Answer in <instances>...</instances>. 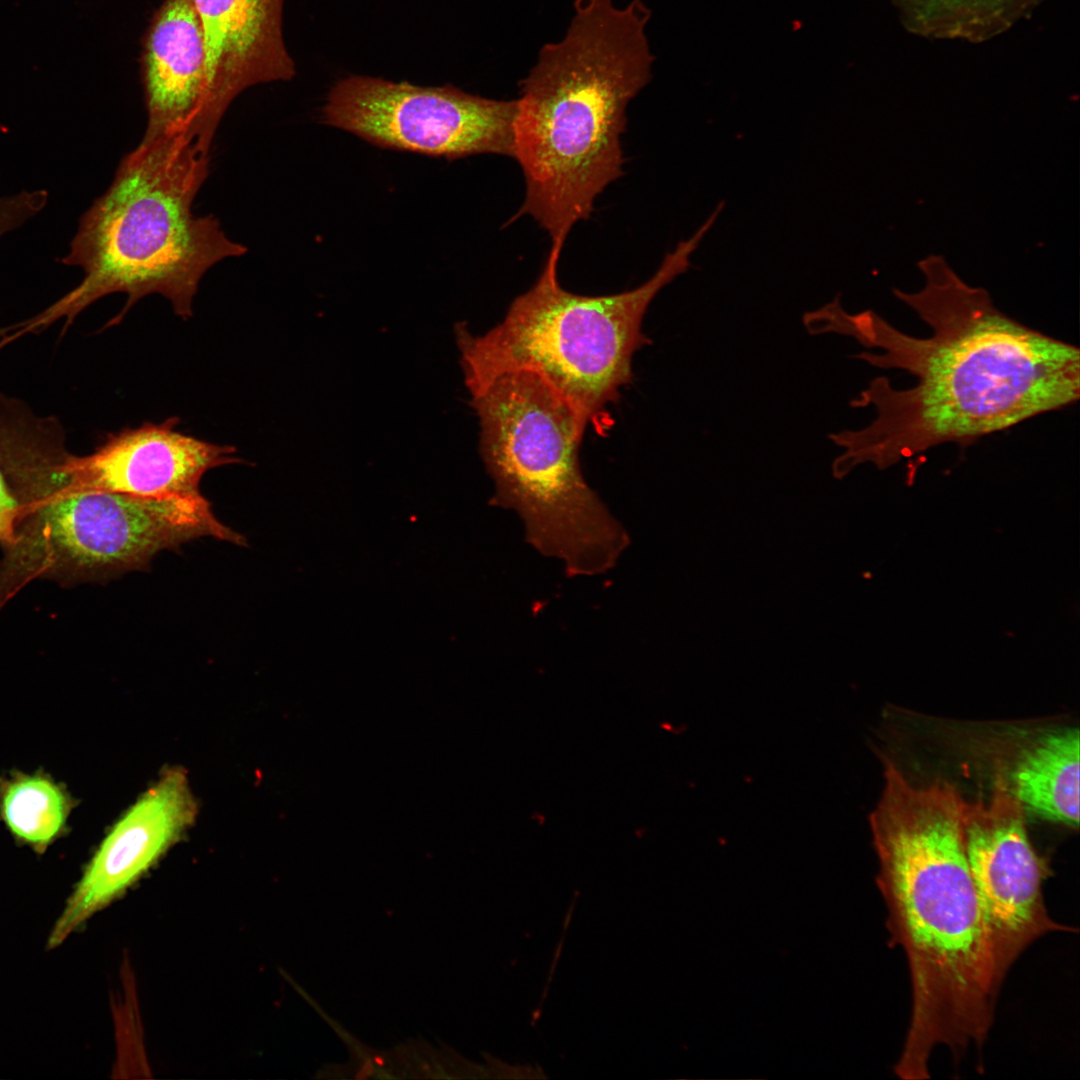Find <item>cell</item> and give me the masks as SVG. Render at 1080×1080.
<instances>
[{"mask_svg": "<svg viewBox=\"0 0 1080 1080\" xmlns=\"http://www.w3.org/2000/svg\"><path fill=\"white\" fill-rule=\"evenodd\" d=\"M917 266L923 288L893 294L930 326L931 336L908 335L873 310L849 314L839 295L806 316L811 335L852 337L882 350L853 358L918 379L900 390L876 377L851 401L854 408L873 405L876 417L862 429L828 435L845 449L832 463L838 479L863 463L886 469L941 444L965 447L1079 399L1078 347L1001 312L987 290L964 282L941 255Z\"/></svg>", "mask_w": 1080, "mask_h": 1080, "instance_id": "obj_1", "label": "cell"}, {"mask_svg": "<svg viewBox=\"0 0 1080 1080\" xmlns=\"http://www.w3.org/2000/svg\"><path fill=\"white\" fill-rule=\"evenodd\" d=\"M884 779L870 815L877 883L912 986L911 1020L895 1073L921 1080L930 1077L937 1046L958 1056L983 1043L999 989L965 850L966 801L947 781L912 783L890 759Z\"/></svg>", "mask_w": 1080, "mask_h": 1080, "instance_id": "obj_2", "label": "cell"}, {"mask_svg": "<svg viewBox=\"0 0 1080 1080\" xmlns=\"http://www.w3.org/2000/svg\"><path fill=\"white\" fill-rule=\"evenodd\" d=\"M650 16L641 0H575L565 35L541 48L520 83L513 158L526 193L511 221L531 216L550 251L561 254L572 227L623 175L626 109L651 78Z\"/></svg>", "mask_w": 1080, "mask_h": 1080, "instance_id": "obj_3", "label": "cell"}, {"mask_svg": "<svg viewBox=\"0 0 1080 1080\" xmlns=\"http://www.w3.org/2000/svg\"><path fill=\"white\" fill-rule=\"evenodd\" d=\"M209 171V152L184 136L144 137L127 154L109 188L82 215L62 263L82 269V281L17 327L39 333L65 327L102 297L127 301L109 323H119L141 298L160 294L183 319L203 275L219 261L246 253L212 215L193 213Z\"/></svg>", "mask_w": 1080, "mask_h": 1080, "instance_id": "obj_4", "label": "cell"}, {"mask_svg": "<svg viewBox=\"0 0 1080 1080\" xmlns=\"http://www.w3.org/2000/svg\"><path fill=\"white\" fill-rule=\"evenodd\" d=\"M713 211L688 239L665 255L642 285L612 295L587 296L560 285V255L549 251L534 285L517 296L504 319L483 335L457 323L455 336L471 396L497 376L528 370L545 379L586 420L601 426L609 405L633 377L635 352L650 344L644 315L658 292L691 266L690 255L713 226Z\"/></svg>", "mask_w": 1080, "mask_h": 1080, "instance_id": "obj_5", "label": "cell"}, {"mask_svg": "<svg viewBox=\"0 0 1080 1080\" xmlns=\"http://www.w3.org/2000/svg\"><path fill=\"white\" fill-rule=\"evenodd\" d=\"M471 405L480 454L495 484L490 505L516 511L526 541L562 560L568 576L613 568L630 539L582 475L586 420L528 370L497 376Z\"/></svg>", "mask_w": 1080, "mask_h": 1080, "instance_id": "obj_6", "label": "cell"}, {"mask_svg": "<svg viewBox=\"0 0 1080 1080\" xmlns=\"http://www.w3.org/2000/svg\"><path fill=\"white\" fill-rule=\"evenodd\" d=\"M516 111L517 100L484 98L451 85L351 75L331 88L322 119L381 148L453 160L513 157Z\"/></svg>", "mask_w": 1080, "mask_h": 1080, "instance_id": "obj_7", "label": "cell"}, {"mask_svg": "<svg viewBox=\"0 0 1080 1080\" xmlns=\"http://www.w3.org/2000/svg\"><path fill=\"white\" fill-rule=\"evenodd\" d=\"M967 860L990 943L999 989L1018 957L1041 936L1071 931L1049 915L1042 892L1046 865L1032 847L1025 810L1004 776L986 800L965 802Z\"/></svg>", "mask_w": 1080, "mask_h": 1080, "instance_id": "obj_8", "label": "cell"}, {"mask_svg": "<svg viewBox=\"0 0 1080 1080\" xmlns=\"http://www.w3.org/2000/svg\"><path fill=\"white\" fill-rule=\"evenodd\" d=\"M187 777L166 771L115 823L66 902L47 941L53 949L145 872L196 816Z\"/></svg>", "mask_w": 1080, "mask_h": 1080, "instance_id": "obj_9", "label": "cell"}, {"mask_svg": "<svg viewBox=\"0 0 1080 1080\" xmlns=\"http://www.w3.org/2000/svg\"><path fill=\"white\" fill-rule=\"evenodd\" d=\"M177 423L173 417L127 428L109 434L92 453L75 455V487L148 498L197 496L208 470L241 462L234 447L180 433Z\"/></svg>", "mask_w": 1080, "mask_h": 1080, "instance_id": "obj_10", "label": "cell"}, {"mask_svg": "<svg viewBox=\"0 0 1080 1080\" xmlns=\"http://www.w3.org/2000/svg\"><path fill=\"white\" fill-rule=\"evenodd\" d=\"M145 137L184 136L209 152L206 50L194 0H164L142 42Z\"/></svg>", "mask_w": 1080, "mask_h": 1080, "instance_id": "obj_11", "label": "cell"}, {"mask_svg": "<svg viewBox=\"0 0 1080 1080\" xmlns=\"http://www.w3.org/2000/svg\"><path fill=\"white\" fill-rule=\"evenodd\" d=\"M206 50L207 114L217 127L234 99L289 81L296 65L283 37L284 0H194Z\"/></svg>", "mask_w": 1080, "mask_h": 1080, "instance_id": "obj_12", "label": "cell"}, {"mask_svg": "<svg viewBox=\"0 0 1080 1080\" xmlns=\"http://www.w3.org/2000/svg\"><path fill=\"white\" fill-rule=\"evenodd\" d=\"M62 424L40 416L23 401L0 392V544L14 537L16 496L48 473L69 463Z\"/></svg>", "mask_w": 1080, "mask_h": 1080, "instance_id": "obj_13", "label": "cell"}, {"mask_svg": "<svg viewBox=\"0 0 1080 1080\" xmlns=\"http://www.w3.org/2000/svg\"><path fill=\"white\" fill-rule=\"evenodd\" d=\"M1006 782L1025 811L1053 822L1077 827L1078 729L1055 730L1038 737L1019 755L1010 780Z\"/></svg>", "mask_w": 1080, "mask_h": 1080, "instance_id": "obj_14", "label": "cell"}, {"mask_svg": "<svg viewBox=\"0 0 1080 1080\" xmlns=\"http://www.w3.org/2000/svg\"><path fill=\"white\" fill-rule=\"evenodd\" d=\"M904 28L932 40L984 43L1032 16L1047 0H891Z\"/></svg>", "mask_w": 1080, "mask_h": 1080, "instance_id": "obj_15", "label": "cell"}, {"mask_svg": "<svg viewBox=\"0 0 1080 1080\" xmlns=\"http://www.w3.org/2000/svg\"><path fill=\"white\" fill-rule=\"evenodd\" d=\"M72 809L64 788L40 773L0 780V816L14 837L43 852L63 831Z\"/></svg>", "mask_w": 1080, "mask_h": 1080, "instance_id": "obj_16", "label": "cell"}, {"mask_svg": "<svg viewBox=\"0 0 1080 1080\" xmlns=\"http://www.w3.org/2000/svg\"><path fill=\"white\" fill-rule=\"evenodd\" d=\"M44 189L24 190L0 196V238L39 214L48 203ZM12 328H0V337Z\"/></svg>", "mask_w": 1080, "mask_h": 1080, "instance_id": "obj_17", "label": "cell"}]
</instances>
